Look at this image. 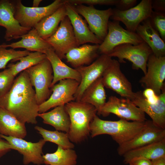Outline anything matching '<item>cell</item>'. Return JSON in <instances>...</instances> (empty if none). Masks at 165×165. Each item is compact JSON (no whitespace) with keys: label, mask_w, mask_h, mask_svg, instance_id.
<instances>
[{"label":"cell","mask_w":165,"mask_h":165,"mask_svg":"<svg viewBox=\"0 0 165 165\" xmlns=\"http://www.w3.org/2000/svg\"><path fill=\"white\" fill-rule=\"evenodd\" d=\"M142 93L145 98L148 102L152 103H156L157 101L159 95H157L152 90L145 89Z\"/></svg>","instance_id":"f35d334b"},{"label":"cell","mask_w":165,"mask_h":165,"mask_svg":"<svg viewBox=\"0 0 165 165\" xmlns=\"http://www.w3.org/2000/svg\"><path fill=\"white\" fill-rule=\"evenodd\" d=\"M147 122V120L130 122L122 119L116 121L105 120L96 115L90 125L91 136L94 138L108 134L119 145L134 137L145 127Z\"/></svg>","instance_id":"7a4b0ae2"},{"label":"cell","mask_w":165,"mask_h":165,"mask_svg":"<svg viewBox=\"0 0 165 165\" xmlns=\"http://www.w3.org/2000/svg\"><path fill=\"white\" fill-rule=\"evenodd\" d=\"M112 60V57L108 55L102 54L90 65L75 68L79 72L81 77L79 84L74 95L75 101H80L86 89L102 77Z\"/></svg>","instance_id":"4fadbf2b"},{"label":"cell","mask_w":165,"mask_h":165,"mask_svg":"<svg viewBox=\"0 0 165 165\" xmlns=\"http://www.w3.org/2000/svg\"><path fill=\"white\" fill-rule=\"evenodd\" d=\"M27 133L25 124L9 111L0 108V134L23 139Z\"/></svg>","instance_id":"cb8c5ba5"},{"label":"cell","mask_w":165,"mask_h":165,"mask_svg":"<svg viewBox=\"0 0 165 165\" xmlns=\"http://www.w3.org/2000/svg\"><path fill=\"white\" fill-rule=\"evenodd\" d=\"M21 38V39L18 42L8 44L3 43L1 45L6 48L10 47L14 49L23 48L29 52H39L44 54L47 50L52 47L39 36L34 28L22 35Z\"/></svg>","instance_id":"603a6c76"},{"label":"cell","mask_w":165,"mask_h":165,"mask_svg":"<svg viewBox=\"0 0 165 165\" xmlns=\"http://www.w3.org/2000/svg\"><path fill=\"white\" fill-rule=\"evenodd\" d=\"M143 42L136 32L124 29L120 25L119 22L109 21L107 34L99 45L98 52L101 54L108 55L116 47L120 45L130 44L137 45Z\"/></svg>","instance_id":"8992f818"},{"label":"cell","mask_w":165,"mask_h":165,"mask_svg":"<svg viewBox=\"0 0 165 165\" xmlns=\"http://www.w3.org/2000/svg\"><path fill=\"white\" fill-rule=\"evenodd\" d=\"M123 162L128 164L132 159L142 157L151 160L165 156V139L129 151L123 156Z\"/></svg>","instance_id":"484cf974"},{"label":"cell","mask_w":165,"mask_h":165,"mask_svg":"<svg viewBox=\"0 0 165 165\" xmlns=\"http://www.w3.org/2000/svg\"><path fill=\"white\" fill-rule=\"evenodd\" d=\"M13 1H0V26L6 29L4 38L7 41L21 38L31 29L21 26L14 17Z\"/></svg>","instance_id":"ac0fdd59"},{"label":"cell","mask_w":165,"mask_h":165,"mask_svg":"<svg viewBox=\"0 0 165 165\" xmlns=\"http://www.w3.org/2000/svg\"><path fill=\"white\" fill-rule=\"evenodd\" d=\"M151 0H142L137 6L125 11L113 9L110 18L122 22L127 29L133 32L143 21L149 18L152 12Z\"/></svg>","instance_id":"7c38bea8"},{"label":"cell","mask_w":165,"mask_h":165,"mask_svg":"<svg viewBox=\"0 0 165 165\" xmlns=\"http://www.w3.org/2000/svg\"><path fill=\"white\" fill-rule=\"evenodd\" d=\"M79 82L72 79L60 80L51 88L52 94L49 98L39 105L38 112H46L50 109L56 107L65 105L75 101L74 95Z\"/></svg>","instance_id":"9c48e42d"},{"label":"cell","mask_w":165,"mask_h":165,"mask_svg":"<svg viewBox=\"0 0 165 165\" xmlns=\"http://www.w3.org/2000/svg\"><path fill=\"white\" fill-rule=\"evenodd\" d=\"M136 32L157 57L165 56V42L158 32L151 25L149 18L143 21L137 27Z\"/></svg>","instance_id":"44dd1931"},{"label":"cell","mask_w":165,"mask_h":165,"mask_svg":"<svg viewBox=\"0 0 165 165\" xmlns=\"http://www.w3.org/2000/svg\"><path fill=\"white\" fill-rule=\"evenodd\" d=\"M165 139V129L160 127L151 120H147L143 129L131 140L119 145L118 154L123 156L126 152Z\"/></svg>","instance_id":"5bb4252c"},{"label":"cell","mask_w":165,"mask_h":165,"mask_svg":"<svg viewBox=\"0 0 165 165\" xmlns=\"http://www.w3.org/2000/svg\"><path fill=\"white\" fill-rule=\"evenodd\" d=\"M42 1V0H34L33 2V5L31 7L33 8L39 7V5Z\"/></svg>","instance_id":"ee69618b"},{"label":"cell","mask_w":165,"mask_h":165,"mask_svg":"<svg viewBox=\"0 0 165 165\" xmlns=\"http://www.w3.org/2000/svg\"><path fill=\"white\" fill-rule=\"evenodd\" d=\"M75 6L78 13L86 21L90 31L102 42L108 33L109 20L112 15L113 9L100 10L94 6L84 5Z\"/></svg>","instance_id":"ba28073f"},{"label":"cell","mask_w":165,"mask_h":165,"mask_svg":"<svg viewBox=\"0 0 165 165\" xmlns=\"http://www.w3.org/2000/svg\"><path fill=\"white\" fill-rule=\"evenodd\" d=\"M64 4L50 15L41 19L34 26L39 36L46 40L56 31L61 20L66 16Z\"/></svg>","instance_id":"d4e9b609"},{"label":"cell","mask_w":165,"mask_h":165,"mask_svg":"<svg viewBox=\"0 0 165 165\" xmlns=\"http://www.w3.org/2000/svg\"><path fill=\"white\" fill-rule=\"evenodd\" d=\"M38 106L35 90L25 70L14 80L9 91L0 97V108L9 112L24 124L37 123Z\"/></svg>","instance_id":"6da1fadb"},{"label":"cell","mask_w":165,"mask_h":165,"mask_svg":"<svg viewBox=\"0 0 165 165\" xmlns=\"http://www.w3.org/2000/svg\"><path fill=\"white\" fill-rule=\"evenodd\" d=\"M14 77L8 68L0 72V97L10 90L15 80Z\"/></svg>","instance_id":"e575fe53"},{"label":"cell","mask_w":165,"mask_h":165,"mask_svg":"<svg viewBox=\"0 0 165 165\" xmlns=\"http://www.w3.org/2000/svg\"><path fill=\"white\" fill-rule=\"evenodd\" d=\"M0 137L7 141L13 148L23 156V162L25 165L32 163L37 165L44 163L42 148L46 142L43 139L35 143L27 141L23 138L5 136Z\"/></svg>","instance_id":"2e32d148"},{"label":"cell","mask_w":165,"mask_h":165,"mask_svg":"<svg viewBox=\"0 0 165 165\" xmlns=\"http://www.w3.org/2000/svg\"><path fill=\"white\" fill-rule=\"evenodd\" d=\"M46 58L45 54L39 52L30 53L27 56L20 57L16 61V64H10L8 67L13 75L15 77L18 73L34 66Z\"/></svg>","instance_id":"4dcf8cb0"},{"label":"cell","mask_w":165,"mask_h":165,"mask_svg":"<svg viewBox=\"0 0 165 165\" xmlns=\"http://www.w3.org/2000/svg\"><path fill=\"white\" fill-rule=\"evenodd\" d=\"M61 59L71 49L79 46L71 22L66 16L61 21L55 32L45 40Z\"/></svg>","instance_id":"30bf717a"},{"label":"cell","mask_w":165,"mask_h":165,"mask_svg":"<svg viewBox=\"0 0 165 165\" xmlns=\"http://www.w3.org/2000/svg\"><path fill=\"white\" fill-rule=\"evenodd\" d=\"M74 6L86 4L89 6L95 5H116L118 0H65Z\"/></svg>","instance_id":"8d00e7d4"},{"label":"cell","mask_w":165,"mask_h":165,"mask_svg":"<svg viewBox=\"0 0 165 165\" xmlns=\"http://www.w3.org/2000/svg\"><path fill=\"white\" fill-rule=\"evenodd\" d=\"M149 19L152 26L165 42V13L153 10Z\"/></svg>","instance_id":"836d02e7"},{"label":"cell","mask_w":165,"mask_h":165,"mask_svg":"<svg viewBox=\"0 0 165 165\" xmlns=\"http://www.w3.org/2000/svg\"><path fill=\"white\" fill-rule=\"evenodd\" d=\"M151 6L154 11L165 13V0H151Z\"/></svg>","instance_id":"ab89813d"},{"label":"cell","mask_w":165,"mask_h":165,"mask_svg":"<svg viewBox=\"0 0 165 165\" xmlns=\"http://www.w3.org/2000/svg\"><path fill=\"white\" fill-rule=\"evenodd\" d=\"M38 116L42 119L43 123L53 126L56 130L67 133L69 130L70 120L64 105L56 107L48 112L39 113Z\"/></svg>","instance_id":"4316f807"},{"label":"cell","mask_w":165,"mask_h":165,"mask_svg":"<svg viewBox=\"0 0 165 165\" xmlns=\"http://www.w3.org/2000/svg\"><path fill=\"white\" fill-rule=\"evenodd\" d=\"M63 1L66 16L71 22L78 46L87 43L101 44L102 41L90 31L85 21L77 12L75 6L65 0Z\"/></svg>","instance_id":"d6986e66"},{"label":"cell","mask_w":165,"mask_h":165,"mask_svg":"<svg viewBox=\"0 0 165 165\" xmlns=\"http://www.w3.org/2000/svg\"><path fill=\"white\" fill-rule=\"evenodd\" d=\"M152 161V165H165V156H163Z\"/></svg>","instance_id":"7bdbcfd3"},{"label":"cell","mask_w":165,"mask_h":165,"mask_svg":"<svg viewBox=\"0 0 165 165\" xmlns=\"http://www.w3.org/2000/svg\"><path fill=\"white\" fill-rule=\"evenodd\" d=\"M45 54L50 63L53 71V78L51 88L57 82L66 79H74L80 82L81 77L79 72L63 62L52 47L47 50Z\"/></svg>","instance_id":"7402d4cb"},{"label":"cell","mask_w":165,"mask_h":165,"mask_svg":"<svg viewBox=\"0 0 165 165\" xmlns=\"http://www.w3.org/2000/svg\"><path fill=\"white\" fill-rule=\"evenodd\" d=\"M13 2L15 18L22 27L31 29L42 19L31 7L24 6L21 0L13 1Z\"/></svg>","instance_id":"f546056e"},{"label":"cell","mask_w":165,"mask_h":165,"mask_svg":"<svg viewBox=\"0 0 165 165\" xmlns=\"http://www.w3.org/2000/svg\"><path fill=\"white\" fill-rule=\"evenodd\" d=\"M152 53L148 45L145 42L137 45L125 44L116 47L108 55L117 57L119 63H125L124 59L132 63L133 69H141L145 75L147 72V64L149 56Z\"/></svg>","instance_id":"5b68a950"},{"label":"cell","mask_w":165,"mask_h":165,"mask_svg":"<svg viewBox=\"0 0 165 165\" xmlns=\"http://www.w3.org/2000/svg\"><path fill=\"white\" fill-rule=\"evenodd\" d=\"M30 53L26 50L21 51L13 49H7L0 45V69H5L9 61L15 62L17 59L27 56Z\"/></svg>","instance_id":"d6a6232c"},{"label":"cell","mask_w":165,"mask_h":165,"mask_svg":"<svg viewBox=\"0 0 165 165\" xmlns=\"http://www.w3.org/2000/svg\"><path fill=\"white\" fill-rule=\"evenodd\" d=\"M44 163L47 165H76L77 156L73 149L58 146L53 153L42 155Z\"/></svg>","instance_id":"f1b7e54d"},{"label":"cell","mask_w":165,"mask_h":165,"mask_svg":"<svg viewBox=\"0 0 165 165\" xmlns=\"http://www.w3.org/2000/svg\"><path fill=\"white\" fill-rule=\"evenodd\" d=\"M99 45L84 44L70 50L66 55L67 62L76 68L90 65L99 56Z\"/></svg>","instance_id":"ffe728a7"},{"label":"cell","mask_w":165,"mask_h":165,"mask_svg":"<svg viewBox=\"0 0 165 165\" xmlns=\"http://www.w3.org/2000/svg\"><path fill=\"white\" fill-rule=\"evenodd\" d=\"M11 149H13L12 146L0 137V158Z\"/></svg>","instance_id":"60d3db41"},{"label":"cell","mask_w":165,"mask_h":165,"mask_svg":"<svg viewBox=\"0 0 165 165\" xmlns=\"http://www.w3.org/2000/svg\"><path fill=\"white\" fill-rule=\"evenodd\" d=\"M137 2V0H118L116 9L120 11L127 10L135 6Z\"/></svg>","instance_id":"74e56055"},{"label":"cell","mask_w":165,"mask_h":165,"mask_svg":"<svg viewBox=\"0 0 165 165\" xmlns=\"http://www.w3.org/2000/svg\"><path fill=\"white\" fill-rule=\"evenodd\" d=\"M102 77L90 85L84 91L80 101L94 106L97 114L106 102V94Z\"/></svg>","instance_id":"83f0119b"},{"label":"cell","mask_w":165,"mask_h":165,"mask_svg":"<svg viewBox=\"0 0 165 165\" xmlns=\"http://www.w3.org/2000/svg\"><path fill=\"white\" fill-rule=\"evenodd\" d=\"M114 114L120 119L133 121H144L147 120L145 113L136 106L130 100L119 98L116 96H110L107 102L97 113L106 117Z\"/></svg>","instance_id":"52a82bcc"},{"label":"cell","mask_w":165,"mask_h":165,"mask_svg":"<svg viewBox=\"0 0 165 165\" xmlns=\"http://www.w3.org/2000/svg\"><path fill=\"white\" fill-rule=\"evenodd\" d=\"M129 165H152V161L142 157H136L131 160Z\"/></svg>","instance_id":"b9f144b4"},{"label":"cell","mask_w":165,"mask_h":165,"mask_svg":"<svg viewBox=\"0 0 165 165\" xmlns=\"http://www.w3.org/2000/svg\"><path fill=\"white\" fill-rule=\"evenodd\" d=\"M130 101L150 117L154 124L165 129V88L162 90L161 93L159 95L158 100L156 103H152L148 101L141 91L134 92Z\"/></svg>","instance_id":"e0dca14e"},{"label":"cell","mask_w":165,"mask_h":165,"mask_svg":"<svg viewBox=\"0 0 165 165\" xmlns=\"http://www.w3.org/2000/svg\"><path fill=\"white\" fill-rule=\"evenodd\" d=\"M25 70L32 86L35 88L37 102L39 105L49 98L52 92L50 88L53 73L51 64L46 58Z\"/></svg>","instance_id":"277c9868"},{"label":"cell","mask_w":165,"mask_h":165,"mask_svg":"<svg viewBox=\"0 0 165 165\" xmlns=\"http://www.w3.org/2000/svg\"><path fill=\"white\" fill-rule=\"evenodd\" d=\"M64 106L70 120L67 133L69 139L72 142L80 143L90 135V125L96 115L97 110L92 105L80 101H72Z\"/></svg>","instance_id":"3957f363"},{"label":"cell","mask_w":165,"mask_h":165,"mask_svg":"<svg viewBox=\"0 0 165 165\" xmlns=\"http://www.w3.org/2000/svg\"><path fill=\"white\" fill-rule=\"evenodd\" d=\"M64 4L63 0H55L52 3L46 6L37 8L31 7L42 18L53 14Z\"/></svg>","instance_id":"d590c367"},{"label":"cell","mask_w":165,"mask_h":165,"mask_svg":"<svg viewBox=\"0 0 165 165\" xmlns=\"http://www.w3.org/2000/svg\"><path fill=\"white\" fill-rule=\"evenodd\" d=\"M147 67L146 73L140 79V83L158 96L165 88V56L157 57L152 53L148 58Z\"/></svg>","instance_id":"9a60e30c"},{"label":"cell","mask_w":165,"mask_h":165,"mask_svg":"<svg viewBox=\"0 0 165 165\" xmlns=\"http://www.w3.org/2000/svg\"><path fill=\"white\" fill-rule=\"evenodd\" d=\"M46 141L54 143L64 148L73 149L74 145L70 140L67 133L58 130L50 131L38 126L35 127Z\"/></svg>","instance_id":"1f68e13d"},{"label":"cell","mask_w":165,"mask_h":165,"mask_svg":"<svg viewBox=\"0 0 165 165\" xmlns=\"http://www.w3.org/2000/svg\"><path fill=\"white\" fill-rule=\"evenodd\" d=\"M102 79L105 87L121 97L131 100L133 96L131 83L122 72L118 61L112 59L104 72Z\"/></svg>","instance_id":"8fae6325"}]
</instances>
